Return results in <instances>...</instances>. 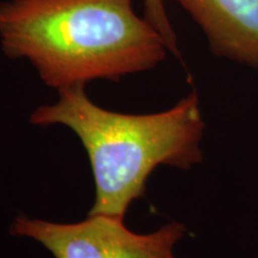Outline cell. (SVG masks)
Segmentation results:
<instances>
[{
	"label": "cell",
	"mask_w": 258,
	"mask_h": 258,
	"mask_svg": "<svg viewBox=\"0 0 258 258\" xmlns=\"http://www.w3.org/2000/svg\"><path fill=\"white\" fill-rule=\"evenodd\" d=\"M30 122L64 125L80 139L95 179L91 215L123 219L154 169L190 170L203 160L206 125L195 91L164 111L134 115L101 108L85 85H74L60 89L57 102L37 108Z\"/></svg>",
	"instance_id": "cell-2"
},
{
	"label": "cell",
	"mask_w": 258,
	"mask_h": 258,
	"mask_svg": "<svg viewBox=\"0 0 258 258\" xmlns=\"http://www.w3.org/2000/svg\"><path fill=\"white\" fill-rule=\"evenodd\" d=\"M257 258H258V257H257Z\"/></svg>",
	"instance_id": "cell-6"
},
{
	"label": "cell",
	"mask_w": 258,
	"mask_h": 258,
	"mask_svg": "<svg viewBox=\"0 0 258 258\" xmlns=\"http://www.w3.org/2000/svg\"><path fill=\"white\" fill-rule=\"evenodd\" d=\"M11 233L43 245L55 258H177L175 247L185 237V226L172 221L151 233L129 231L123 219L91 215L74 224H57L24 215Z\"/></svg>",
	"instance_id": "cell-3"
},
{
	"label": "cell",
	"mask_w": 258,
	"mask_h": 258,
	"mask_svg": "<svg viewBox=\"0 0 258 258\" xmlns=\"http://www.w3.org/2000/svg\"><path fill=\"white\" fill-rule=\"evenodd\" d=\"M145 18L159 31L171 54L180 59V50L176 32L170 23L163 0H145Z\"/></svg>",
	"instance_id": "cell-5"
},
{
	"label": "cell",
	"mask_w": 258,
	"mask_h": 258,
	"mask_svg": "<svg viewBox=\"0 0 258 258\" xmlns=\"http://www.w3.org/2000/svg\"><path fill=\"white\" fill-rule=\"evenodd\" d=\"M222 59L258 70V0H176Z\"/></svg>",
	"instance_id": "cell-4"
},
{
	"label": "cell",
	"mask_w": 258,
	"mask_h": 258,
	"mask_svg": "<svg viewBox=\"0 0 258 258\" xmlns=\"http://www.w3.org/2000/svg\"><path fill=\"white\" fill-rule=\"evenodd\" d=\"M134 0H6L0 3V44L25 59L54 89L153 70L165 59L159 31Z\"/></svg>",
	"instance_id": "cell-1"
}]
</instances>
